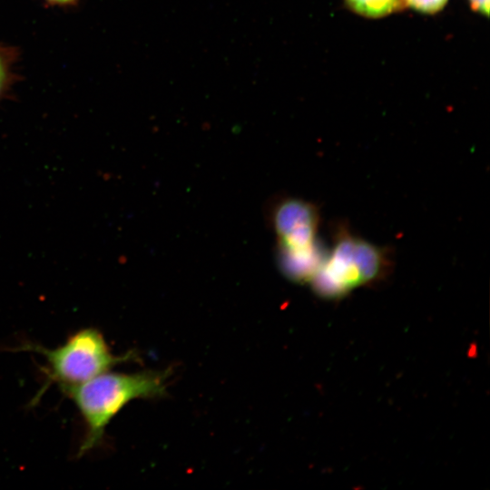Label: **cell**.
Instances as JSON below:
<instances>
[{"instance_id":"1","label":"cell","mask_w":490,"mask_h":490,"mask_svg":"<svg viewBox=\"0 0 490 490\" xmlns=\"http://www.w3.org/2000/svg\"><path fill=\"white\" fill-rule=\"evenodd\" d=\"M168 376L166 371L131 374L106 371L84 383L62 387L84 423L85 433L78 456L100 444L108 424L128 403L163 396Z\"/></svg>"},{"instance_id":"2","label":"cell","mask_w":490,"mask_h":490,"mask_svg":"<svg viewBox=\"0 0 490 490\" xmlns=\"http://www.w3.org/2000/svg\"><path fill=\"white\" fill-rule=\"evenodd\" d=\"M392 268L388 248L367 240L339 222L333 230L330 249L309 283L318 296L338 299L358 288L380 282Z\"/></svg>"},{"instance_id":"3","label":"cell","mask_w":490,"mask_h":490,"mask_svg":"<svg viewBox=\"0 0 490 490\" xmlns=\"http://www.w3.org/2000/svg\"><path fill=\"white\" fill-rule=\"evenodd\" d=\"M270 220L278 238L281 271L295 282H309L327 251L318 237V207L306 200L285 197L273 205Z\"/></svg>"},{"instance_id":"4","label":"cell","mask_w":490,"mask_h":490,"mask_svg":"<svg viewBox=\"0 0 490 490\" xmlns=\"http://www.w3.org/2000/svg\"><path fill=\"white\" fill-rule=\"evenodd\" d=\"M24 350L40 353L47 362L43 390L51 383L61 388L84 383L131 358L129 354L113 355L103 334L91 327L74 332L55 348L26 344Z\"/></svg>"},{"instance_id":"5","label":"cell","mask_w":490,"mask_h":490,"mask_svg":"<svg viewBox=\"0 0 490 490\" xmlns=\"http://www.w3.org/2000/svg\"><path fill=\"white\" fill-rule=\"evenodd\" d=\"M20 56L17 46L0 42V103L11 97V92L19 80L16 65Z\"/></svg>"},{"instance_id":"6","label":"cell","mask_w":490,"mask_h":490,"mask_svg":"<svg viewBox=\"0 0 490 490\" xmlns=\"http://www.w3.org/2000/svg\"><path fill=\"white\" fill-rule=\"evenodd\" d=\"M347 5L355 13L369 18L386 16L400 10L404 0H345Z\"/></svg>"},{"instance_id":"7","label":"cell","mask_w":490,"mask_h":490,"mask_svg":"<svg viewBox=\"0 0 490 490\" xmlns=\"http://www.w3.org/2000/svg\"><path fill=\"white\" fill-rule=\"evenodd\" d=\"M448 0H404L405 5L424 14H435L442 10Z\"/></svg>"},{"instance_id":"8","label":"cell","mask_w":490,"mask_h":490,"mask_svg":"<svg viewBox=\"0 0 490 490\" xmlns=\"http://www.w3.org/2000/svg\"><path fill=\"white\" fill-rule=\"evenodd\" d=\"M47 7H57L63 9L75 8L81 0H39Z\"/></svg>"},{"instance_id":"9","label":"cell","mask_w":490,"mask_h":490,"mask_svg":"<svg viewBox=\"0 0 490 490\" xmlns=\"http://www.w3.org/2000/svg\"><path fill=\"white\" fill-rule=\"evenodd\" d=\"M471 6L476 12L488 16L489 15V0H469Z\"/></svg>"}]
</instances>
